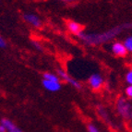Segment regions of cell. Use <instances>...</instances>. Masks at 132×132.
Returning a JSON list of instances; mask_svg holds the SVG:
<instances>
[{
    "label": "cell",
    "mask_w": 132,
    "mask_h": 132,
    "mask_svg": "<svg viewBox=\"0 0 132 132\" xmlns=\"http://www.w3.org/2000/svg\"><path fill=\"white\" fill-rule=\"evenodd\" d=\"M120 31H121L120 28H116L112 31L102 33V34H84V33H80L79 37L84 43L88 44H98L111 40L117 35V33L120 32Z\"/></svg>",
    "instance_id": "cell-1"
},
{
    "label": "cell",
    "mask_w": 132,
    "mask_h": 132,
    "mask_svg": "<svg viewBox=\"0 0 132 132\" xmlns=\"http://www.w3.org/2000/svg\"><path fill=\"white\" fill-rule=\"evenodd\" d=\"M23 19H24L25 21L28 22L29 24H31V26L35 27V28H41L42 27V20L35 14L25 13L23 15Z\"/></svg>",
    "instance_id": "cell-2"
},
{
    "label": "cell",
    "mask_w": 132,
    "mask_h": 132,
    "mask_svg": "<svg viewBox=\"0 0 132 132\" xmlns=\"http://www.w3.org/2000/svg\"><path fill=\"white\" fill-rule=\"evenodd\" d=\"M57 76H58L60 79L66 80L68 83H69L70 85H72L73 87H75L76 89L81 88V84L79 83L78 80H76V79H73V78L69 77V76H68L64 70H62V69H60V68L59 69H57Z\"/></svg>",
    "instance_id": "cell-3"
},
{
    "label": "cell",
    "mask_w": 132,
    "mask_h": 132,
    "mask_svg": "<svg viewBox=\"0 0 132 132\" xmlns=\"http://www.w3.org/2000/svg\"><path fill=\"white\" fill-rule=\"evenodd\" d=\"M112 52L117 56H126L128 54V49L125 46V44L120 42L114 43L112 44Z\"/></svg>",
    "instance_id": "cell-4"
},
{
    "label": "cell",
    "mask_w": 132,
    "mask_h": 132,
    "mask_svg": "<svg viewBox=\"0 0 132 132\" xmlns=\"http://www.w3.org/2000/svg\"><path fill=\"white\" fill-rule=\"evenodd\" d=\"M103 83H104V79L100 74H97V73L93 74L89 79V84L93 90L100 89L102 87V85H103Z\"/></svg>",
    "instance_id": "cell-5"
},
{
    "label": "cell",
    "mask_w": 132,
    "mask_h": 132,
    "mask_svg": "<svg viewBox=\"0 0 132 132\" xmlns=\"http://www.w3.org/2000/svg\"><path fill=\"white\" fill-rule=\"evenodd\" d=\"M42 84L44 87V89L49 92H58L61 89V84L60 82L57 81H52V80H47V79H44L42 80Z\"/></svg>",
    "instance_id": "cell-6"
},
{
    "label": "cell",
    "mask_w": 132,
    "mask_h": 132,
    "mask_svg": "<svg viewBox=\"0 0 132 132\" xmlns=\"http://www.w3.org/2000/svg\"><path fill=\"white\" fill-rule=\"evenodd\" d=\"M67 26H68V29L69 30V31L74 33V34H76V35L79 36L80 33H82L81 32L82 27H81V25L79 24V23H78V22L69 20V21L67 23Z\"/></svg>",
    "instance_id": "cell-7"
},
{
    "label": "cell",
    "mask_w": 132,
    "mask_h": 132,
    "mask_svg": "<svg viewBox=\"0 0 132 132\" xmlns=\"http://www.w3.org/2000/svg\"><path fill=\"white\" fill-rule=\"evenodd\" d=\"M1 124L7 128V130L9 132H21L15 125H14L13 122H11L9 119H2V120H1Z\"/></svg>",
    "instance_id": "cell-8"
},
{
    "label": "cell",
    "mask_w": 132,
    "mask_h": 132,
    "mask_svg": "<svg viewBox=\"0 0 132 132\" xmlns=\"http://www.w3.org/2000/svg\"><path fill=\"white\" fill-rule=\"evenodd\" d=\"M43 79H47V80H52V81L59 82V79H60V78L58 77V76L53 74V73L45 72V73H44V75H43Z\"/></svg>",
    "instance_id": "cell-9"
},
{
    "label": "cell",
    "mask_w": 132,
    "mask_h": 132,
    "mask_svg": "<svg viewBox=\"0 0 132 132\" xmlns=\"http://www.w3.org/2000/svg\"><path fill=\"white\" fill-rule=\"evenodd\" d=\"M124 44L127 47L128 52H132V36L126 38V40L124 41Z\"/></svg>",
    "instance_id": "cell-10"
},
{
    "label": "cell",
    "mask_w": 132,
    "mask_h": 132,
    "mask_svg": "<svg viewBox=\"0 0 132 132\" xmlns=\"http://www.w3.org/2000/svg\"><path fill=\"white\" fill-rule=\"evenodd\" d=\"M126 80L129 85H132V70H129L126 75Z\"/></svg>",
    "instance_id": "cell-11"
},
{
    "label": "cell",
    "mask_w": 132,
    "mask_h": 132,
    "mask_svg": "<svg viewBox=\"0 0 132 132\" xmlns=\"http://www.w3.org/2000/svg\"><path fill=\"white\" fill-rule=\"evenodd\" d=\"M88 131L89 132H99V130L97 129V128L93 125H89L88 126Z\"/></svg>",
    "instance_id": "cell-12"
},
{
    "label": "cell",
    "mask_w": 132,
    "mask_h": 132,
    "mask_svg": "<svg viewBox=\"0 0 132 132\" xmlns=\"http://www.w3.org/2000/svg\"><path fill=\"white\" fill-rule=\"evenodd\" d=\"M126 93L128 97L132 98V85H129L128 88L126 89Z\"/></svg>",
    "instance_id": "cell-13"
},
{
    "label": "cell",
    "mask_w": 132,
    "mask_h": 132,
    "mask_svg": "<svg viewBox=\"0 0 132 132\" xmlns=\"http://www.w3.org/2000/svg\"><path fill=\"white\" fill-rule=\"evenodd\" d=\"M0 47H1L2 49L7 47V42L5 41L3 37H0Z\"/></svg>",
    "instance_id": "cell-14"
},
{
    "label": "cell",
    "mask_w": 132,
    "mask_h": 132,
    "mask_svg": "<svg viewBox=\"0 0 132 132\" xmlns=\"http://www.w3.org/2000/svg\"><path fill=\"white\" fill-rule=\"evenodd\" d=\"M6 131H7V128H5L2 124H0V132H6Z\"/></svg>",
    "instance_id": "cell-15"
},
{
    "label": "cell",
    "mask_w": 132,
    "mask_h": 132,
    "mask_svg": "<svg viewBox=\"0 0 132 132\" xmlns=\"http://www.w3.org/2000/svg\"><path fill=\"white\" fill-rule=\"evenodd\" d=\"M33 44H34V46L36 47V48L38 49V50H42V47L40 46L39 44H38V43L37 42H33Z\"/></svg>",
    "instance_id": "cell-16"
},
{
    "label": "cell",
    "mask_w": 132,
    "mask_h": 132,
    "mask_svg": "<svg viewBox=\"0 0 132 132\" xmlns=\"http://www.w3.org/2000/svg\"><path fill=\"white\" fill-rule=\"evenodd\" d=\"M61 1H64V2H68V3H72L76 0H61Z\"/></svg>",
    "instance_id": "cell-17"
}]
</instances>
